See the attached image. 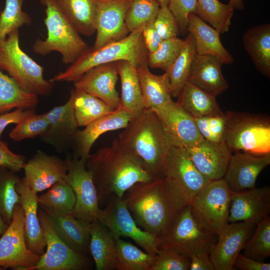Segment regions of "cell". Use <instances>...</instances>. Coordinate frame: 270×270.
Returning a JSON list of instances; mask_svg holds the SVG:
<instances>
[{
  "mask_svg": "<svg viewBox=\"0 0 270 270\" xmlns=\"http://www.w3.org/2000/svg\"><path fill=\"white\" fill-rule=\"evenodd\" d=\"M86 168L92 174L100 208L105 206L112 194L122 198L135 184L156 179L140 160L120 143L118 138L110 145L90 154Z\"/></svg>",
  "mask_w": 270,
  "mask_h": 270,
  "instance_id": "1",
  "label": "cell"
},
{
  "mask_svg": "<svg viewBox=\"0 0 270 270\" xmlns=\"http://www.w3.org/2000/svg\"><path fill=\"white\" fill-rule=\"evenodd\" d=\"M122 198L136 224L160 240L168 232L180 209L162 178L135 184Z\"/></svg>",
  "mask_w": 270,
  "mask_h": 270,
  "instance_id": "2",
  "label": "cell"
},
{
  "mask_svg": "<svg viewBox=\"0 0 270 270\" xmlns=\"http://www.w3.org/2000/svg\"><path fill=\"white\" fill-rule=\"evenodd\" d=\"M120 143L135 155L154 178H162L172 145L156 113L151 109L130 122L118 138Z\"/></svg>",
  "mask_w": 270,
  "mask_h": 270,
  "instance_id": "3",
  "label": "cell"
},
{
  "mask_svg": "<svg viewBox=\"0 0 270 270\" xmlns=\"http://www.w3.org/2000/svg\"><path fill=\"white\" fill-rule=\"evenodd\" d=\"M144 24L120 40L108 43L96 49L90 48L64 71L49 80L54 83L56 82H74L92 68L121 60L127 61L136 68L148 64V52L142 36Z\"/></svg>",
  "mask_w": 270,
  "mask_h": 270,
  "instance_id": "4",
  "label": "cell"
},
{
  "mask_svg": "<svg viewBox=\"0 0 270 270\" xmlns=\"http://www.w3.org/2000/svg\"><path fill=\"white\" fill-rule=\"evenodd\" d=\"M44 6V23L47 30L45 40L38 38L32 48L36 54L46 56L52 52L60 54L62 62L70 64L90 48L69 21L54 0H40Z\"/></svg>",
  "mask_w": 270,
  "mask_h": 270,
  "instance_id": "5",
  "label": "cell"
},
{
  "mask_svg": "<svg viewBox=\"0 0 270 270\" xmlns=\"http://www.w3.org/2000/svg\"><path fill=\"white\" fill-rule=\"evenodd\" d=\"M0 69L6 70L24 91L38 96H49L54 82L44 76V68L20 48L18 30L0 42Z\"/></svg>",
  "mask_w": 270,
  "mask_h": 270,
  "instance_id": "6",
  "label": "cell"
},
{
  "mask_svg": "<svg viewBox=\"0 0 270 270\" xmlns=\"http://www.w3.org/2000/svg\"><path fill=\"white\" fill-rule=\"evenodd\" d=\"M224 142L232 152H270V118L268 116L227 111Z\"/></svg>",
  "mask_w": 270,
  "mask_h": 270,
  "instance_id": "7",
  "label": "cell"
},
{
  "mask_svg": "<svg viewBox=\"0 0 270 270\" xmlns=\"http://www.w3.org/2000/svg\"><path fill=\"white\" fill-rule=\"evenodd\" d=\"M177 206L190 205L211 181L196 167L184 148L172 146L162 178Z\"/></svg>",
  "mask_w": 270,
  "mask_h": 270,
  "instance_id": "8",
  "label": "cell"
},
{
  "mask_svg": "<svg viewBox=\"0 0 270 270\" xmlns=\"http://www.w3.org/2000/svg\"><path fill=\"white\" fill-rule=\"evenodd\" d=\"M218 236L204 227L192 213L190 205L180 209L168 232L162 239L158 248H170L188 257L210 254Z\"/></svg>",
  "mask_w": 270,
  "mask_h": 270,
  "instance_id": "9",
  "label": "cell"
},
{
  "mask_svg": "<svg viewBox=\"0 0 270 270\" xmlns=\"http://www.w3.org/2000/svg\"><path fill=\"white\" fill-rule=\"evenodd\" d=\"M97 220L106 227L115 240L128 237L145 252L154 255L158 253L159 238L136 224L122 198L112 194L104 208H100Z\"/></svg>",
  "mask_w": 270,
  "mask_h": 270,
  "instance_id": "10",
  "label": "cell"
},
{
  "mask_svg": "<svg viewBox=\"0 0 270 270\" xmlns=\"http://www.w3.org/2000/svg\"><path fill=\"white\" fill-rule=\"evenodd\" d=\"M232 192L224 178L211 180L190 204L198 220L217 236L228 223Z\"/></svg>",
  "mask_w": 270,
  "mask_h": 270,
  "instance_id": "11",
  "label": "cell"
},
{
  "mask_svg": "<svg viewBox=\"0 0 270 270\" xmlns=\"http://www.w3.org/2000/svg\"><path fill=\"white\" fill-rule=\"evenodd\" d=\"M38 218L46 242V250L38 262L27 270H83L89 268L86 255L66 244L56 234L46 212L40 207Z\"/></svg>",
  "mask_w": 270,
  "mask_h": 270,
  "instance_id": "12",
  "label": "cell"
},
{
  "mask_svg": "<svg viewBox=\"0 0 270 270\" xmlns=\"http://www.w3.org/2000/svg\"><path fill=\"white\" fill-rule=\"evenodd\" d=\"M87 158H66L67 172L63 180L72 188L76 202L72 214L80 220L92 222L97 220L100 207L91 173L86 168Z\"/></svg>",
  "mask_w": 270,
  "mask_h": 270,
  "instance_id": "13",
  "label": "cell"
},
{
  "mask_svg": "<svg viewBox=\"0 0 270 270\" xmlns=\"http://www.w3.org/2000/svg\"><path fill=\"white\" fill-rule=\"evenodd\" d=\"M40 256L27 247L24 216L20 204L14 210L12 220L0 238V270L10 268L27 270L36 264Z\"/></svg>",
  "mask_w": 270,
  "mask_h": 270,
  "instance_id": "14",
  "label": "cell"
},
{
  "mask_svg": "<svg viewBox=\"0 0 270 270\" xmlns=\"http://www.w3.org/2000/svg\"><path fill=\"white\" fill-rule=\"evenodd\" d=\"M153 110L172 146L186 148L196 146L204 140L194 118L173 100Z\"/></svg>",
  "mask_w": 270,
  "mask_h": 270,
  "instance_id": "15",
  "label": "cell"
},
{
  "mask_svg": "<svg viewBox=\"0 0 270 270\" xmlns=\"http://www.w3.org/2000/svg\"><path fill=\"white\" fill-rule=\"evenodd\" d=\"M256 224L242 221L228 222L218 235L210 252L215 270H232L238 256L253 234Z\"/></svg>",
  "mask_w": 270,
  "mask_h": 270,
  "instance_id": "16",
  "label": "cell"
},
{
  "mask_svg": "<svg viewBox=\"0 0 270 270\" xmlns=\"http://www.w3.org/2000/svg\"><path fill=\"white\" fill-rule=\"evenodd\" d=\"M132 0H108L96 2L95 20L96 38L92 48L126 37L128 30L125 18Z\"/></svg>",
  "mask_w": 270,
  "mask_h": 270,
  "instance_id": "17",
  "label": "cell"
},
{
  "mask_svg": "<svg viewBox=\"0 0 270 270\" xmlns=\"http://www.w3.org/2000/svg\"><path fill=\"white\" fill-rule=\"evenodd\" d=\"M118 76V62L102 64L86 72L74 82V86L101 100L115 110L120 103L116 89Z\"/></svg>",
  "mask_w": 270,
  "mask_h": 270,
  "instance_id": "18",
  "label": "cell"
},
{
  "mask_svg": "<svg viewBox=\"0 0 270 270\" xmlns=\"http://www.w3.org/2000/svg\"><path fill=\"white\" fill-rule=\"evenodd\" d=\"M270 212V186L255 187L232 192L228 222L246 221L256 224L268 216Z\"/></svg>",
  "mask_w": 270,
  "mask_h": 270,
  "instance_id": "19",
  "label": "cell"
},
{
  "mask_svg": "<svg viewBox=\"0 0 270 270\" xmlns=\"http://www.w3.org/2000/svg\"><path fill=\"white\" fill-rule=\"evenodd\" d=\"M270 164V152L259 156L246 152L232 154L224 178L232 192L256 187L258 176Z\"/></svg>",
  "mask_w": 270,
  "mask_h": 270,
  "instance_id": "20",
  "label": "cell"
},
{
  "mask_svg": "<svg viewBox=\"0 0 270 270\" xmlns=\"http://www.w3.org/2000/svg\"><path fill=\"white\" fill-rule=\"evenodd\" d=\"M135 116L118 107L112 113L78 130L71 146L73 158H88L96 140L105 132L124 129Z\"/></svg>",
  "mask_w": 270,
  "mask_h": 270,
  "instance_id": "21",
  "label": "cell"
},
{
  "mask_svg": "<svg viewBox=\"0 0 270 270\" xmlns=\"http://www.w3.org/2000/svg\"><path fill=\"white\" fill-rule=\"evenodd\" d=\"M30 188L38 193L63 180L67 172L66 160L38 150L24 167Z\"/></svg>",
  "mask_w": 270,
  "mask_h": 270,
  "instance_id": "22",
  "label": "cell"
},
{
  "mask_svg": "<svg viewBox=\"0 0 270 270\" xmlns=\"http://www.w3.org/2000/svg\"><path fill=\"white\" fill-rule=\"evenodd\" d=\"M49 122L47 131L41 140L62 152L72 146L79 127L74 114L72 98L70 96L63 105L56 106L44 113Z\"/></svg>",
  "mask_w": 270,
  "mask_h": 270,
  "instance_id": "23",
  "label": "cell"
},
{
  "mask_svg": "<svg viewBox=\"0 0 270 270\" xmlns=\"http://www.w3.org/2000/svg\"><path fill=\"white\" fill-rule=\"evenodd\" d=\"M184 149L196 168L210 180L224 178L232 154L224 142L214 143L204 139Z\"/></svg>",
  "mask_w": 270,
  "mask_h": 270,
  "instance_id": "24",
  "label": "cell"
},
{
  "mask_svg": "<svg viewBox=\"0 0 270 270\" xmlns=\"http://www.w3.org/2000/svg\"><path fill=\"white\" fill-rule=\"evenodd\" d=\"M16 190L20 196V205L24 212L27 247L40 256L44 252L46 242L38 215V193L30 188L24 176L17 183Z\"/></svg>",
  "mask_w": 270,
  "mask_h": 270,
  "instance_id": "25",
  "label": "cell"
},
{
  "mask_svg": "<svg viewBox=\"0 0 270 270\" xmlns=\"http://www.w3.org/2000/svg\"><path fill=\"white\" fill-rule=\"evenodd\" d=\"M223 64L218 58L214 56L196 54L188 81L204 92L216 97L229 87L222 72Z\"/></svg>",
  "mask_w": 270,
  "mask_h": 270,
  "instance_id": "26",
  "label": "cell"
},
{
  "mask_svg": "<svg viewBox=\"0 0 270 270\" xmlns=\"http://www.w3.org/2000/svg\"><path fill=\"white\" fill-rule=\"evenodd\" d=\"M42 208L48 215L56 234L66 244L79 253L90 254L91 222L78 218L72 214L58 213Z\"/></svg>",
  "mask_w": 270,
  "mask_h": 270,
  "instance_id": "27",
  "label": "cell"
},
{
  "mask_svg": "<svg viewBox=\"0 0 270 270\" xmlns=\"http://www.w3.org/2000/svg\"><path fill=\"white\" fill-rule=\"evenodd\" d=\"M187 32L194 40L196 54L214 56L224 64H230L234 62L232 56L220 41V34L194 13L188 16Z\"/></svg>",
  "mask_w": 270,
  "mask_h": 270,
  "instance_id": "28",
  "label": "cell"
},
{
  "mask_svg": "<svg viewBox=\"0 0 270 270\" xmlns=\"http://www.w3.org/2000/svg\"><path fill=\"white\" fill-rule=\"evenodd\" d=\"M137 70L145 109L154 110L172 100L167 72L154 74L150 72L148 64L138 67Z\"/></svg>",
  "mask_w": 270,
  "mask_h": 270,
  "instance_id": "29",
  "label": "cell"
},
{
  "mask_svg": "<svg viewBox=\"0 0 270 270\" xmlns=\"http://www.w3.org/2000/svg\"><path fill=\"white\" fill-rule=\"evenodd\" d=\"M90 252L96 270L116 269V243L108 230L98 220L91 222Z\"/></svg>",
  "mask_w": 270,
  "mask_h": 270,
  "instance_id": "30",
  "label": "cell"
},
{
  "mask_svg": "<svg viewBox=\"0 0 270 270\" xmlns=\"http://www.w3.org/2000/svg\"><path fill=\"white\" fill-rule=\"evenodd\" d=\"M244 47L256 68L270 78V24L252 26L242 36Z\"/></svg>",
  "mask_w": 270,
  "mask_h": 270,
  "instance_id": "31",
  "label": "cell"
},
{
  "mask_svg": "<svg viewBox=\"0 0 270 270\" xmlns=\"http://www.w3.org/2000/svg\"><path fill=\"white\" fill-rule=\"evenodd\" d=\"M176 103L194 118L222 115L224 114L212 96L196 87L188 81L178 96Z\"/></svg>",
  "mask_w": 270,
  "mask_h": 270,
  "instance_id": "32",
  "label": "cell"
},
{
  "mask_svg": "<svg viewBox=\"0 0 270 270\" xmlns=\"http://www.w3.org/2000/svg\"><path fill=\"white\" fill-rule=\"evenodd\" d=\"M121 83L119 108L136 116L144 110L137 68L127 61L118 62Z\"/></svg>",
  "mask_w": 270,
  "mask_h": 270,
  "instance_id": "33",
  "label": "cell"
},
{
  "mask_svg": "<svg viewBox=\"0 0 270 270\" xmlns=\"http://www.w3.org/2000/svg\"><path fill=\"white\" fill-rule=\"evenodd\" d=\"M80 34L90 36L96 32V2L94 0H54Z\"/></svg>",
  "mask_w": 270,
  "mask_h": 270,
  "instance_id": "34",
  "label": "cell"
},
{
  "mask_svg": "<svg viewBox=\"0 0 270 270\" xmlns=\"http://www.w3.org/2000/svg\"><path fill=\"white\" fill-rule=\"evenodd\" d=\"M70 96L79 127L85 126L114 110L101 100L76 88L71 90Z\"/></svg>",
  "mask_w": 270,
  "mask_h": 270,
  "instance_id": "35",
  "label": "cell"
},
{
  "mask_svg": "<svg viewBox=\"0 0 270 270\" xmlns=\"http://www.w3.org/2000/svg\"><path fill=\"white\" fill-rule=\"evenodd\" d=\"M38 102V96L24 90L0 69V114L14 108H32Z\"/></svg>",
  "mask_w": 270,
  "mask_h": 270,
  "instance_id": "36",
  "label": "cell"
},
{
  "mask_svg": "<svg viewBox=\"0 0 270 270\" xmlns=\"http://www.w3.org/2000/svg\"><path fill=\"white\" fill-rule=\"evenodd\" d=\"M196 54L194 40L188 33L184 40L182 50L168 73L172 98H177L180 90L188 81L192 64Z\"/></svg>",
  "mask_w": 270,
  "mask_h": 270,
  "instance_id": "37",
  "label": "cell"
},
{
  "mask_svg": "<svg viewBox=\"0 0 270 270\" xmlns=\"http://www.w3.org/2000/svg\"><path fill=\"white\" fill-rule=\"evenodd\" d=\"M117 270H152L156 255L144 252L120 238L116 240Z\"/></svg>",
  "mask_w": 270,
  "mask_h": 270,
  "instance_id": "38",
  "label": "cell"
},
{
  "mask_svg": "<svg viewBox=\"0 0 270 270\" xmlns=\"http://www.w3.org/2000/svg\"><path fill=\"white\" fill-rule=\"evenodd\" d=\"M234 10L218 0H197L194 14L222 34L228 31Z\"/></svg>",
  "mask_w": 270,
  "mask_h": 270,
  "instance_id": "39",
  "label": "cell"
},
{
  "mask_svg": "<svg viewBox=\"0 0 270 270\" xmlns=\"http://www.w3.org/2000/svg\"><path fill=\"white\" fill-rule=\"evenodd\" d=\"M40 207L56 212L72 214L76 198L71 186L63 180L52 186L45 193L38 196Z\"/></svg>",
  "mask_w": 270,
  "mask_h": 270,
  "instance_id": "40",
  "label": "cell"
},
{
  "mask_svg": "<svg viewBox=\"0 0 270 270\" xmlns=\"http://www.w3.org/2000/svg\"><path fill=\"white\" fill-rule=\"evenodd\" d=\"M20 179L14 172L0 166V214L8 224L15 207L20 204V196L16 190Z\"/></svg>",
  "mask_w": 270,
  "mask_h": 270,
  "instance_id": "41",
  "label": "cell"
},
{
  "mask_svg": "<svg viewBox=\"0 0 270 270\" xmlns=\"http://www.w3.org/2000/svg\"><path fill=\"white\" fill-rule=\"evenodd\" d=\"M244 256L264 262L270 256V218L268 216L256 224L252 236L243 248Z\"/></svg>",
  "mask_w": 270,
  "mask_h": 270,
  "instance_id": "42",
  "label": "cell"
},
{
  "mask_svg": "<svg viewBox=\"0 0 270 270\" xmlns=\"http://www.w3.org/2000/svg\"><path fill=\"white\" fill-rule=\"evenodd\" d=\"M24 0H6L4 8L0 14V42L11 32L32 24L31 17L22 10Z\"/></svg>",
  "mask_w": 270,
  "mask_h": 270,
  "instance_id": "43",
  "label": "cell"
},
{
  "mask_svg": "<svg viewBox=\"0 0 270 270\" xmlns=\"http://www.w3.org/2000/svg\"><path fill=\"white\" fill-rule=\"evenodd\" d=\"M160 8L156 0H132L125 18L129 32L142 24L154 22Z\"/></svg>",
  "mask_w": 270,
  "mask_h": 270,
  "instance_id": "44",
  "label": "cell"
},
{
  "mask_svg": "<svg viewBox=\"0 0 270 270\" xmlns=\"http://www.w3.org/2000/svg\"><path fill=\"white\" fill-rule=\"evenodd\" d=\"M184 40L178 36L163 40L158 49L148 53V65L167 72L178 56Z\"/></svg>",
  "mask_w": 270,
  "mask_h": 270,
  "instance_id": "45",
  "label": "cell"
},
{
  "mask_svg": "<svg viewBox=\"0 0 270 270\" xmlns=\"http://www.w3.org/2000/svg\"><path fill=\"white\" fill-rule=\"evenodd\" d=\"M49 122L44 114L29 116L16 124L9 134L11 140L19 142L41 136L48 130Z\"/></svg>",
  "mask_w": 270,
  "mask_h": 270,
  "instance_id": "46",
  "label": "cell"
},
{
  "mask_svg": "<svg viewBox=\"0 0 270 270\" xmlns=\"http://www.w3.org/2000/svg\"><path fill=\"white\" fill-rule=\"evenodd\" d=\"M194 120L198 131L204 140L214 143L224 142L227 120L226 113Z\"/></svg>",
  "mask_w": 270,
  "mask_h": 270,
  "instance_id": "47",
  "label": "cell"
},
{
  "mask_svg": "<svg viewBox=\"0 0 270 270\" xmlns=\"http://www.w3.org/2000/svg\"><path fill=\"white\" fill-rule=\"evenodd\" d=\"M190 258L170 248H159L152 270H189Z\"/></svg>",
  "mask_w": 270,
  "mask_h": 270,
  "instance_id": "48",
  "label": "cell"
},
{
  "mask_svg": "<svg viewBox=\"0 0 270 270\" xmlns=\"http://www.w3.org/2000/svg\"><path fill=\"white\" fill-rule=\"evenodd\" d=\"M154 23L162 40L177 36L180 33L177 22L168 6H160Z\"/></svg>",
  "mask_w": 270,
  "mask_h": 270,
  "instance_id": "49",
  "label": "cell"
},
{
  "mask_svg": "<svg viewBox=\"0 0 270 270\" xmlns=\"http://www.w3.org/2000/svg\"><path fill=\"white\" fill-rule=\"evenodd\" d=\"M196 2L197 0H170L168 8L177 22L180 33L187 32L188 16L194 13Z\"/></svg>",
  "mask_w": 270,
  "mask_h": 270,
  "instance_id": "50",
  "label": "cell"
},
{
  "mask_svg": "<svg viewBox=\"0 0 270 270\" xmlns=\"http://www.w3.org/2000/svg\"><path fill=\"white\" fill-rule=\"evenodd\" d=\"M26 162L24 156L12 152L6 143L0 139V166L16 173L24 168Z\"/></svg>",
  "mask_w": 270,
  "mask_h": 270,
  "instance_id": "51",
  "label": "cell"
},
{
  "mask_svg": "<svg viewBox=\"0 0 270 270\" xmlns=\"http://www.w3.org/2000/svg\"><path fill=\"white\" fill-rule=\"evenodd\" d=\"M34 108H16L14 111L0 114V139L4 130L8 126L17 124L25 118L35 114Z\"/></svg>",
  "mask_w": 270,
  "mask_h": 270,
  "instance_id": "52",
  "label": "cell"
},
{
  "mask_svg": "<svg viewBox=\"0 0 270 270\" xmlns=\"http://www.w3.org/2000/svg\"><path fill=\"white\" fill-rule=\"evenodd\" d=\"M154 22L145 24L142 31L144 42L148 53L156 51L163 40L157 32Z\"/></svg>",
  "mask_w": 270,
  "mask_h": 270,
  "instance_id": "53",
  "label": "cell"
},
{
  "mask_svg": "<svg viewBox=\"0 0 270 270\" xmlns=\"http://www.w3.org/2000/svg\"><path fill=\"white\" fill-rule=\"evenodd\" d=\"M234 268L240 270H270V264L255 260L240 253L235 260Z\"/></svg>",
  "mask_w": 270,
  "mask_h": 270,
  "instance_id": "54",
  "label": "cell"
},
{
  "mask_svg": "<svg viewBox=\"0 0 270 270\" xmlns=\"http://www.w3.org/2000/svg\"><path fill=\"white\" fill-rule=\"evenodd\" d=\"M190 260V270H215L209 254H192Z\"/></svg>",
  "mask_w": 270,
  "mask_h": 270,
  "instance_id": "55",
  "label": "cell"
},
{
  "mask_svg": "<svg viewBox=\"0 0 270 270\" xmlns=\"http://www.w3.org/2000/svg\"><path fill=\"white\" fill-rule=\"evenodd\" d=\"M228 4L238 10H242L244 8L242 0H230Z\"/></svg>",
  "mask_w": 270,
  "mask_h": 270,
  "instance_id": "56",
  "label": "cell"
},
{
  "mask_svg": "<svg viewBox=\"0 0 270 270\" xmlns=\"http://www.w3.org/2000/svg\"><path fill=\"white\" fill-rule=\"evenodd\" d=\"M9 224H7L0 214V235H2L6 230Z\"/></svg>",
  "mask_w": 270,
  "mask_h": 270,
  "instance_id": "57",
  "label": "cell"
},
{
  "mask_svg": "<svg viewBox=\"0 0 270 270\" xmlns=\"http://www.w3.org/2000/svg\"><path fill=\"white\" fill-rule=\"evenodd\" d=\"M160 6H168L170 0H156Z\"/></svg>",
  "mask_w": 270,
  "mask_h": 270,
  "instance_id": "58",
  "label": "cell"
},
{
  "mask_svg": "<svg viewBox=\"0 0 270 270\" xmlns=\"http://www.w3.org/2000/svg\"><path fill=\"white\" fill-rule=\"evenodd\" d=\"M96 2H102V1H105V0H94Z\"/></svg>",
  "mask_w": 270,
  "mask_h": 270,
  "instance_id": "59",
  "label": "cell"
}]
</instances>
